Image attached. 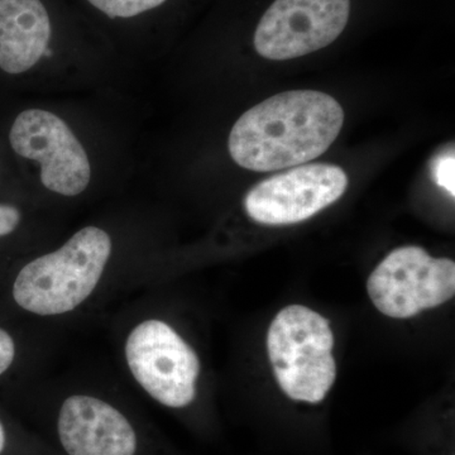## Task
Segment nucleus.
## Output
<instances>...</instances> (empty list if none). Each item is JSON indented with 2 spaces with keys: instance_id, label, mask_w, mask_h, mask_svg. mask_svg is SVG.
<instances>
[{
  "instance_id": "5",
  "label": "nucleus",
  "mask_w": 455,
  "mask_h": 455,
  "mask_svg": "<svg viewBox=\"0 0 455 455\" xmlns=\"http://www.w3.org/2000/svg\"><path fill=\"white\" fill-rule=\"evenodd\" d=\"M125 357L134 379L158 403L173 409L193 403L199 358L169 324L147 320L134 328L125 344Z\"/></svg>"
},
{
  "instance_id": "11",
  "label": "nucleus",
  "mask_w": 455,
  "mask_h": 455,
  "mask_svg": "<svg viewBox=\"0 0 455 455\" xmlns=\"http://www.w3.org/2000/svg\"><path fill=\"white\" fill-rule=\"evenodd\" d=\"M109 18H131L160 7L166 0H88Z\"/></svg>"
},
{
  "instance_id": "6",
  "label": "nucleus",
  "mask_w": 455,
  "mask_h": 455,
  "mask_svg": "<svg viewBox=\"0 0 455 455\" xmlns=\"http://www.w3.org/2000/svg\"><path fill=\"white\" fill-rule=\"evenodd\" d=\"M350 0H275L260 18L253 44L274 61L325 49L348 25Z\"/></svg>"
},
{
  "instance_id": "14",
  "label": "nucleus",
  "mask_w": 455,
  "mask_h": 455,
  "mask_svg": "<svg viewBox=\"0 0 455 455\" xmlns=\"http://www.w3.org/2000/svg\"><path fill=\"white\" fill-rule=\"evenodd\" d=\"M14 353L16 348H14L13 339L7 331L0 329V374L4 373L13 363Z\"/></svg>"
},
{
  "instance_id": "1",
  "label": "nucleus",
  "mask_w": 455,
  "mask_h": 455,
  "mask_svg": "<svg viewBox=\"0 0 455 455\" xmlns=\"http://www.w3.org/2000/svg\"><path fill=\"white\" fill-rule=\"evenodd\" d=\"M343 123V108L325 92H281L235 122L229 154L239 166L259 172L300 166L328 151Z\"/></svg>"
},
{
  "instance_id": "2",
  "label": "nucleus",
  "mask_w": 455,
  "mask_h": 455,
  "mask_svg": "<svg viewBox=\"0 0 455 455\" xmlns=\"http://www.w3.org/2000/svg\"><path fill=\"white\" fill-rule=\"evenodd\" d=\"M112 252L103 229L86 227L60 250L32 260L18 275L14 300L37 315L68 313L92 295Z\"/></svg>"
},
{
  "instance_id": "3",
  "label": "nucleus",
  "mask_w": 455,
  "mask_h": 455,
  "mask_svg": "<svg viewBox=\"0 0 455 455\" xmlns=\"http://www.w3.org/2000/svg\"><path fill=\"white\" fill-rule=\"evenodd\" d=\"M331 323L304 305H289L275 316L267 352L275 377L287 397L322 403L337 379Z\"/></svg>"
},
{
  "instance_id": "15",
  "label": "nucleus",
  "mask_w": 455,
  "mask_h": 455,
  "mask_svg": "<svg viewBox=\"0 0 455 455\" xmlns=\"http://www.w3.org/2000/svg\"><path fill=\"white\" fill-rule=\"evenodd\" d=\"M5 445V433L4 429H3V425L0 423V453H2L3 449H4Z\"/></svg>"
},
{
  "instance_id": "4",
  "label": "nucleus",
  "mask_w": 455,
  "mask_h": 455,
  "mask_svg": "<svg viewBox=\"0 0 455 455\" xmlns=\"http://www.w3.org/2000/svg\"><path fill=\"white\" fill-rule=\"evenodd\" d=\"M367 291L383 315L409 319L454 298V260L434 259L418 245L397 248L373 269Z\"/></svg>"
},
{
  "instance_id": "12",
  "label": "nucleus",
  "mask_w": 455,
  "mask_h": 455,
  "mask_svg": "<svg viewBox=\"0 0 455 455\" xmlns=\"http://www.w3.org/2000/svg\"><path fill=\"white\" fill-rule=\"evenodd\" d=\"M454 152L440 156L434 163L433 176L440 188H445L451 196H455L454 188Z\"/></svg>"
},
{
  "instance_id": "9",
  "label": "nucleus",
  "mask_w": 455,
  "mask_h": 455,
  "mask_svg": "<svg viewBox=\"0 0 455 455\" xmlns=\"http://www.w3.org/2000/svg\"><path fill=\"white\" fill-rule=\"evenodd\" d=\"M59 435L68 455H134L136 433L109 403L90 396H71L59 418Z\"/></svg>"
},
{
  "instance_id": "10",
  "label": "nucleus",
  "mask_w": 455,
  "mask_h": 455,
  "mask_svg": "<svg viewBox=\"0 0 455 455\" xmlns=\"http://www.w3.org/2000/svg\"><path fill=\"white\" fill-rule=\"evenodd\" d=\"M51 40V20L41 0H0V68L22 74L40 61Z\"/></svg>"
},
{
  "instance_id": "7",
  "label": "nucleus",
  "mask_w": 455,
  "mask_h": 455,
  "mask_svg": "<svg viewBox=\"0 0 455 455\" xmlns=\"http://www.w3.org/2000/svg\"><path fill=\"white\" fill-rule=\"evenodd\" d=\"M348 184V176L339 166L300 164L257 184L245 196V212L263 226L301 223L337 203Z\"/></svg>"
},
{
  "instance_id": "8",
  "label": "nucleus",
  "mask_w": 455,
  "mask_h": 455,
  "mask_svg": "<svg viewBox=\"0 0 455 455\" xmlns=\"http://www.w3.org/2000/svg\"><path fill=\"white\" fill-rule=\"evenodd\" d=\"M17 155L41 164V181L49 190L76 196L88 188L92 166L82 143L61 118L42 109L25 110L9 134Z\"/></svg>"
},
{
  "instance_id": "13",
  "label": "nucleus",
  "mask_w": 455,
  "mask_h": 455,
  "mask_svg": "<svg viewBox=\"0 0 455 455\" xmlns=\"http://www.w3.org/2000/svg\"><path fill=\"white\" fill-rule=\"evenodd\" d=\"M20 221V212L14 206L0 204V236L11 235Z\"/></svg>"
}]
</instances>
